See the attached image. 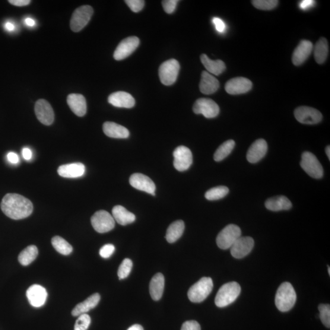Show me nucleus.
I'll return each mask as SVG.
<instances>
[{
    "label": "nucleus",
    "instance_id": "nucleus-18",
    "mask_svg": "<svg viewBox=\"0 0 330 330\" xmlns=\"http://www.w3.org/2000/svg\"><path fill=\"white\" fill-rule=\"evenodd\" d=\"M47 292L45 288L40 285H31L27 291V297L31 306L40 307L46 303Z\"/></svg>",
    "mask_w": 330,
    "mask_h": 330
},
{
    "label": "nucleus",
    "instance_id": "nucleus-5",
    "mask_svg": "<svg viewBox=\"0 0 330 330\" xmlns=\"http://www.w3.org/2000/svg\"><path fill=\"white\" fill-rule=\"evenodd\" d=\"M240 228L236 224L228 225L218 234L217 244L220 249L228 250L231 249L236 241L241 237Z\"/></svg>",
    "mask_w": 330,
    "mask_h": 330
},
{
    "label": "nucleus",
    "instance_id": "nucleus-52",
    "mask_svg": "<svg viewBox=\"0 0 330 330\" xmlns=\"http://www.w3.org/2000/svg\"><path fill=\"white\" fill-rule=\"evenodd\" d=\"M128 330H144L142 326L140 325L135 324L129 327Z\"/></svg>",
    "mask_w": 330,
    "mask_h": 330
},
{
    "label": "nucleus",
    "instance_id": "nucleus-1",
    "mask_svg": "<svg viewBox=\"0 0 330 330\" xmlns=\"http://www.w3.org/2000/svg\"><path fill=\"white\" fill-rule=\"evenodd\" d=\"M1 209L3 213L12 220H22L32 214L33 205L29 199L16 193H8L3 198Z\"/></svg>",
    "mask_w": 330,
    "mask_h": 330
},
{
    "label": "nucleus",
    "instance_id": "nucleus-7",
    "mask_svg": "<svg viewBox=\"0 0 330 330\" xmlns=\"http://www.w3.org/2000/svg\"><path fill=\"white\" fill-rule=\"evenodd\" d=\"M93 9L90 6H82L74 12L71 20V28L74 32H79L87 26L93 15Z\"/></svg>",
    "mask_w": 330,
    "mask_h": 330
},
{
    "label": "nucleus",
    "instance_id": "nucleus-13",
    "mask_svg": "<svg viewBox=\"0 0 330 330\" xmlns=\"http://www.w3.org/2000/svg\"><path fill=\"white\" fill-rule=\"evenodd\" d=\"M139 39L137 37L126 38L120 42L114 53V58L117 61L125 59L131 55L138 48Z\"/></svg>",
    "mask_w": 330,
    "mask_h": 330
},
{
    "label": "nucleus",
    "instance_id": "nucleus-19",
    "mask_svg": "<svg viewBox=\"0 0 330 330\" xmlns=\"http://www.w3.org/2000/svg\"><path fill=\"white\" fill-rule=\"evenodd\" d=\"M267 149V143L264 139H257L248 151L247 160L251 163H258L265 157Z\"/></svg>",
    "mask_w": 330,
    "mask_h": 330
},
{
    "label": "nucleus",
    "instance_id": "nucleus-27",
    "mask_svg": "<svg viewBox=\"0 0 330 330\" xmlns=\"http://www.w3.org/2000/svg\"><path fill=\"white\" fill-rule=\"evenodd\" d=\"M265 205L269 211L278 212L290 210L293 204L285 196H278L266 200Z\"/></svg>",
    "mask_w": 330,
    "mask_h": 330
},
{
    "label": "nucleus",
    "instance_id": "nucleus-36",
    "mask_svg": "<svg viewBox=\"0 0 330 330\" xmlns=\"http://www.w3.org/2000/svg\"><path fill=\"white\" fill-rule=\"evenodd\" d=\"M229 189L225 186H218L209 190L205 193V198L209 201H215L223 198L229 193Z\"/></svg>",
    "mask_w": 330,
    "mask_h": 330
},
{
    "label": "nucleus",
    "instance_id": "nucleus-37",
    "mask_svg": "<svg viewBox=\"0 0 330 330\" xmlns=\"http://www.w3.org/2000/svg\"><path fill=\"white\" fill-rule=\"evenodd\" d=\"M133 266V262L131 259L126 258L120 264L118 271H117V275L119 280H123L128 277V276L131 274Z\"/></svg>",
    "mask_w": 330,
    "mask_h": 330
},
{
    "label": "nucleus",
    "instance_id": "nucleus-21",
    "mask_svg": "<svg viewBox=\"0 0 330 330\" xmlns=\"http://www.w3.org/2000/svg\"><path fill=\"white\" fill-rule=\"evenodd\" d=\"M108 100L113 106L119 108L131 109L135 105V99L132 95L123 91L116 92L110 94Z\"/></svg>",
    "mask_w": 330,
    "mask_h": 330
},
{
    "label": "nucleus",
    "instance_id": "nucleus-23",
    "mask_svg": "<svg viewBox=\"0 0 330 330\" xmlns=\"http://www.w3.org/2000/svg\"><path fill=\"white\" fill-rule=\"evenodd\" d=\"M85 170V165L82 163H70L60 166L58 173L60 176L65 178H77L84 175Z\"/></svg>",
    "mask_w": 330,
    "mask_h": 330
},
{
    "label": "nucleus",
    "instance_id": "nucleus-38",
    "mask_svg": "<svg viewBox=\"0 0 330 330\" xmlns=\"http://www.w3.org/2000/svg\"><path fill=\"white\" fill-rule=\"evenodd\" d=\"M252 3L256 8L261 10H271L278 4L277 0H254Z\"/></svg>",
    "mask_w": 330,
    "mask_h": 330
},
{
    "label": "nucleus",
    "instance_id": "nucleus-24",
    "mask_svg": "<svg viewBox=\"0 0 330 330\" xmlns=\"http://www.w3.org/2000/svg\"><path fill=\"white\" fill-rule=\"evenodd\" d=\"M219 87H220V82L217 78L209 74L208 72H202L199 90L202 94L206 95L214 94L218 90Z\"/></svg>",
    "mask_w": 330,
    "mask_h": 330
},
{
    "label": "nucleus",
    "instance_id": "nucleus-40",
    "mask_svg": "<svg viewBox=\"0 0 330 330\" xmlns=\"http://www.w3.org/2000/svg\"><path fill=\"white\" fill-rule=\"evenodd\" d=\"M91 319L87 314H82L79 316L76 320L74 330H87L91 324Z\"/></svg>",
    "mask_w": 330,
    "mask_h": 330
},
{
    "label": "nucleus",
    "instance_id": "nucleus-30",
    "mask_svg": "<svg viewBox=\"0 0 330 330\" xmlns=\"http://www.w3.org/2000/svg\"><path fill=\"white\" fill-rule=\"evenodd\" d=\"M200 59L209 74L211 73V74L215 75H219L221 74L226 69V65L221 60L214 61V60L209 58L205 54H202L200 56Z\"/></svg>",
    "mask_w": 330,
    "mask_h": 330
},
{
    "label": "nucleus",
    "instance_id": "nucleus-45",
    "mask_svg": "<svg viewBox=\"0 0 330 330\" xmlns=\"http://www.w3.org/2000/svg\"><path fill=\"white\" fill-rule=\"evenodd\" d=\"M212 22H213L216 30L218 32L221 33L224 32V31L226 30V25L221 18L214 17Z\"/></svg>",
    "mask_w": 330,
    "mask_h": 330
},
{
    "label": "nucleus",
    "instance_id": "nucleus-39",
    "mask_svg": "<svg viewBox=\"0 0 330 330\" xmlns=\"http://www.w3.org/2000/svg\"><path fill=\"white\" fill-rule=\"evenodd\" d=\"M320 319L326 328L330 327V306L329 304H320L319 306Z\"/></svg>",
    "mask_w": 330,
    "mask_h": 330
},
{
    "label": "nucleus",
    "instance_id": "nucleus-50",
    "mask_svg": "<svg viewBox=\"0 0 330 330\" xmlns=\"http://www.w3.org/2000/svg\"><path fill=\"white\" fill-rule=\"evenodd\" d=\"M25 22L28 27H33L35 25V22L33 18H27Z\"/></svg>",
    "mask_w": 330,
    "mask_h": 330
},
{
    "label": "nucleus",
    "instance_id": "nucleus-44",
    "mask_svg": "<svg viewBox=\"0 0 330 330\" xmlns=\"http://www.w3.org/2000/svg\"><path fill=\"white\" fill-rule=\"evenodd\" d=\"M181 330H201V326L195 320H190L183 323Z\"/></svg>",
    "mask_w": 330,
    "mask_h": 330
},
{
    "label": "nucleus",
    "instance_id": "nucleus-15",
    "mask_svg": "<svg viewBox=\"0 0 330 330\" xmlns=\"http://www.w3.org/2000/svg\"><path fill=\"white\" fill-rule=\"evenodd\" d=\"M254 245L255 242L252 237H240L231 246V255L236 259L245 258L252 252Z\"/></svg>",
    "mask_w": 330,
    "mask_h": 330
},
{
    "label": "nucleus",
    "instance_id": "nucleus-34",
    "mask_svg": "<svg viewBox=\"0 0 330 330\" xmlns=\"http://www.w3.org/2000/svg\"><path fill=\"white\" fill-rule=\"evenodd\" d=\"M235 145H236V142L233 139H229V140L223 142L215 152L214 156L215 161H220L224 160L231 154Z\"/></svg>",
    "mask_w": 330,
    "mask_h": 330
},
{
    "label": "nucleus",
    "instance_id": "nucleus-49",
    "mask_svg": "<svg viewBox=\"0 0 330 330\" xmlns=\"http://www.w3.org/2000/svg\"><path fill=\"white\" fill-rule=\"evenodd\" d=\"M314 3L315 2L313 1V0H303V1L300 2V7L301 9H306L312 7Z\"/></svg>",
    "mask_w": 330,
    "mask_h": 330
},
{
    "label": "nucleus",
    "instance_id": "nucleus-8",
    "mask_svg": "<svg viewBox=\"0 0 330 330\" xmlns=\"http://www.w3.org/2000/svg\"><path fill=\"white\" fill-rule=\"evenodd\" d=\"M180 70V65L177 60H168L161 65L159 68V78L162 84L172 85L176 82Z\"/></svg>",
    "mask_w": 330,
    "mask_h": 330
},
{
    "label": "nucleus",
    "instance_id": "nucleus-31",
    "mask_svg": "<svg viewBox=\"0 0 330 330\" xmlns=\"http://www.w3.org/2000/svg\"><path fill=\"white\" fill-rule=\"evenodd\" d=\"M184 230H185V224L182 220H177L173 222L172 224L168 227L167 234L166 239L168 242L173 243L182 236Z\"/></svg>",
    "mask_w": 330,
    "mask_h": 330
},
{
    "label": "nucleus",
    "instance_id": "nucleus-46",
    "mask_svg": "<svg viewBox=\"0 0 330 330\" xmlns=\"http://www.w3.org/2000/svg\"><path fill=\"white\" fill-rule=\"evenodd\" d=\"M9 3H10L12 5L22 7V6L29 5L31 1L30 0H9Z\"/></svg>",
    "mask_w": 330,
    "mask_h": 330
},
{
    "label": "nucleus",
    "instance_id": "nucleus-51",
    "mask_svg": "<svg viewBox=\"0 0 330 330\" xmlns=\"http://www.w3.org/2000/svg\"><path fill=\"white\" fill-rule=\"evenodd\" d=\"M6 30L8 31H12L14 30L15 27L13 24L11 23V22H7L5 24Z\"/></svg>",
    "mask_w": 330,
    "mask_h": 330
},
{
    "label": "nucleus",
    "instance_id": "nucleus-33",
    "mask_svg": "<svg viewBox=\"0 0 330 330\" xmlns=\"http://www.w3.org/2000/svg\"><path fill=\"white\" fill-rule=\"evenodd\" d=\"M38 256V249L36 246L30 245L24 249L18 256V261L24 266H27L32 263Z\"/></svg>",
    "mask_w": 330,
    "mask_h": 330
},
{
    "label": "nucleus",
    "instance_id": "nucleus-48",
    "mask_svg": "<svg viewBox=\"0 0 330 330\" xmlns=\"http://www.w3.org/2000/svg\"><path fill=\"white\" fill-rule=\"evenodd\" d=\"M22 156H23L25 160H30L33 157L32 152L30 149L27 148H24L23 150H22Z\"/></svg>",
    "mask_w": 330,
    "mask_h": 330
},
{
    "label": "nucleus",
    "instance_id": "nucleus-9",
    "mask_svg": "<svg viewBox=\"0 0 330 330\" xmlns=\"http://www.w3.org/2000/svg\"><path fill=\"white\" fill-rule=\"evenodd\" d=\"M92 226L99 233H106L115 226V220L112 215L106 211H99L95 213L91 219Z\"/></svg>",
    "mask_w": 330,
    "mask_h": 330
},
{
    "label": "nucleus",
    "instance_id": "nucleus-22",
    "mask_svg": "<svg viewBox=\"0 0 330 330\" xmlns=\"http://www.w3.org/2000/svg\"><path fill=\"white\" fill-rule=\"evenodd\" d=\"M67 102L70 109L72 111L75 115L82 117L84 116L87 113V101L82 95L78 94H69Z\"/></svg>",
    "mask_w": 330,
    "mask_h": 330
},
{
    "label": "nucleus",
    "instance_id": "nucleus-43",
    "mask_svg": "<svg viewBox=\"0 0 330 330\" xmlns=\"http://www.w3.org/2000/svg\"><path fill=\"white\" fill-rule=\"evenodd\" d=\"M177 0H164L162 2L163 8L164 11L168 14H172L175 11L177 3Z\"/></svg>",
    "mask_w": 330,
    "mask_h": 330
},
{
    "label": "nucleus",
    "instance_id": "nucleus-20",
    "mask_svg": "<svg viewBox=\"0 0 330 330\" xmlns=\"http://www.w3.org/2000/svg\"><path fill=\"white\" fill-rule=\"evenodd\" d=\"M313 50V45L309 40H301L297 48L295 49L292 58L295 66H300L308 58Z\"/></svg>",
    "mask_w": 330,
    "mask_h": 330
},
{
    "label": "nucleus",
    "instance_id": "nucleus-17",
    "mask_svg": "<svg viewBox=\"0 0 330 330\" xmlns=\"http://www.w3.org/2000/svg\"><path fill=\"white\" fill-rule=\"evenodd\" d=\"M252 82L244 77L231 79L225 85V90L231 95L242 94L252 90Z\"/></svg>",
    "mask_w": 330,
    "mask_h": 330
},
{
    "label": "nucleus",
    "instance_id": "nucleus-42",
    "mask_svg": "<svg viewBox=\"0 0 330 330\" xmlns=\"http://www.w3.org/2000/svg\"><path fill=\"white\" fill-rule=\"evenodd\" d=\"M115 251V247L112 244H107L101 248L99 252L100 256L104 259L110 258Z\"/></svg>",
    "mask_w": 330,
    "mask_h": 330
},
{
    "label": "nucleus",
    "instance_id": "nucleus-14",
    "mask_svg": "<svg viewBox=\"0 0 330 330\" xmlns=\"http://www.w3.org/2000/svg\"><path fill=\"white\" fill-rule=\"evenodd\" d=\"M35 113L38 120L44 125H52L55 119V114L50 104L46 100L39 99L35 104Z\"/></svg>",
    "mask_w": 330,
    "mask_h": 330
},
{
    "label": "nucleus",
    "instance_id": "nucleus-3",
    "mask_svg": "<svg viewBox=\"0 0 330 330\" xmlns=\"http://www.w3.org/2000/svg\"><path fill=\"white\" fill-rule=\"evenodd\" d=\"M240 292V285L236 282H228L222 285L215 297L216 305L219 307L230 305L236 300Z\"/></svg>",
    "mask_w": 330,
    "mask_h": 330
},
{
    "label": "nucleus",
    "instance_id": "nucleus-35",
    "mask_svg": "<svg viewBox=\"0 0 330 330\" xmlns=\"http://www.w3.org/2000/svg\"><path fill=\"white\" fill-rule=\"evenodd\" d=\"M52 244L56 252L63 255H69L72 252V246L61 237H54L52 239Z\"/></svg>",
    "mask_w": 330,
    "mask_h": 330
},
{
    "label": "nucleus",
    "instance_id": "nucleus-26",
    "mask_svg": "<svg viewBox=\"0 0 330 330\" xmlns=\"http://www.w3.org/2000/svg\"><path fill=\"white\" fill-rule=\"evenodd\" d=\"M100 296L99 294L96 293L89 297L87 300L82 302L80 303L76 306L74 310H72V314L73 316H79L82 314H86L90 310L94 308L99 303Z\"/></svg>",
    "mask_w": 330,
    "mask_h": 330
},
{
    "label": "nucleus",
    "instance_id": "nucleus-32",
    "mask_svg": "<svg viewBox=\"0 0 330 330\" xmlns=\"http://www.w3.org/2000/svg\"><path fill=\"white\" fill-rule=\"evenodd\" d=\"M329 47L327 40L324 37H321L317 41L314 49V58L318 64L321 65L325 63L328 55Z\"/></svg>",
    "mask_w": 330,
    "mask_h": 330
},
{
    "label": "nucleus",
    "instance_id": "nucleus-16",
    "mask_svg": "<svg viewBox=\"0 0 330 330\" xmlns=\"http://www.w3.org/2000/svg\"><path fill=\"white\" fill-rule=\"evenodd\" d=\"M130 184L136 189L141 190L152 195H155V183L149 177L140 173L133 174L130 177Z\"/></svg>",
    "mask_w": 330,
    "mask_h": 330
},
{
    "label": "nucleus",
    "instance_id": "nucleus-41",
    "mask_svg": "<svg viewBox=\"0 0 330 330\" xmlns=\"http://www.w3.org/2000/svg\"><path fill=\"white\" fill-rule=\"evenodd\" d=\"M126 3L133 12H138L143 9L145 2L143 0H126Z\"/></svg>",
    "mask_w": 330,
    "mask_h": 330
},
{
    "label": "nucleus",
    "instance_id": "nucleus-28",
    "mask_svg": "<svg viewBox=\"0 0 330 330\" xmlns=\"http://www.w3.org/2000/svg\"><path fill=\"white\" fill-rule=\"evenodd\" d=\"M164 288V276L160 273H158L152 278L149 285V292L152 299L155 301L160 300L163 296Z\"/></svg>",
    "mask_w": 330,
    "mask_h": 330
},
{
    "label": "nucleus",
    "instance_id": "nucleus-54",
    "mask_svg": "<svg viewBox=\"0 0 330 330\" xmlns=\"http://www.w3.org/2000/svg\"><path fill=\"white\" fill-rule=\"evenodd\" d=\"M328 274H329V275H330V268H329V266H328Z\"/></svg>",
    "mask_w": 330,
    "mask_h": 330
},
{
    "label": "nucleus",
    "instance_id": "nucleus-10",
    "mask_svg": "<svg viewBox=\"0 0 330 330\" xmlns=\"http://www.w3.org/2000/svg\"><path fill=\"white\" fill-rule=\"evenodd\" d=\"M294 115L298 121L303 125H316L322 119V114L319 110L306 106L297 108L295 110Z\"/></svg>",
    "mask_w": 330,
    "mask_h": 330
},
{
    "label": "nucleus",
    "instance_id": "nucleus-2",
    "mask_svg": "<svg viewBox=\"0 0 330 330\" xmlns=\"http://www.w3.org/2000/svg\"><path fill=\"white\" fill-rule=\"evenodd\" d=\"M297 294L290 282L282 283L278 288L275 296V304L281 312L290 311L296 304Z\"/></svg>",
    "mask_w": 330,
    "mask_h": 330
},
{
    "label": "nucleus",
    "instance_id": "nucleus-12",
    "mask_svg": "<svg viewBox=\"0 0 330 330\" xmlns=\"http://www.w3.org/2000/svg\"><path fill=\"white\" fill-rule=\"evenodd\" d=\"M174 167L177 171H184L189 169L193 163V155L188 148L180 146L173 152Z\"/></svg>",
    "mask_w": 330,
    "mask_h": 330
},
{
    "label": "nucleus",
    "instance_id": "nucleus-47",
    "mask_svg": "<svg viewBox=\"0 0 330 330\" xmlns=\"http://www.w3.org/2000/svg\"><path fill=\"white\" fill-rule=\"evenodd\" d=\"M8 160L9 162L12 164H17L19 161V157L17 154L14 152H9L7 155Z\"/></svg>",
    "mask_w": 330,
    "mask_h": 330
},
{
    "label": "nucleus",
    "instance_id": "nucleus-4",
    "mask_svg": "<svg viewBox=\"0 0 330 330\" xmlns=\"http://www.w3.org/2000/svg\"><path fill=\"white\" fill-rule=\"evenodd\" d=\"M213 287V281L211 278H202L190 288L188 292L189 300L193 303L202 302L210 295Z\"/></svg>",
    "mask_w": 330,
    "mask_h": 330
},
{
    "label": "nucleus",
    "instance_id": "nucleus-25",
    "mask_svg": "<svg viewBox=\"0 0 330 330\" xmlns=\"http://www.w3.org/2000/svg\"><path fill=\"white\" fill-rule=\"evenodd\" d=\"M103 131L107 136L113 138H128L130 135L128 129L113 122H105L103 125Z\"/></svg>",
    "mask_w": 330,
    "mask_h": 330
},
{
    "label": "nucleus",
    "instance_id": "nucleus-53",
    "mask_svg": "<svg viewBox=\"0 0 330 330\" xmlns=\"http://www.w3.org/2000/svg\"><path fill=\"white\" fill-rule=\"evenodd\" d=\"M325 152H326V155H327V157H328L329 160L330 159V147H329V146H328V147L326 148Z\"/></svg>",
    "mask_w": 330,
    "mask_h": 330
},
{
    "label": "nucleus",
    "instance_id": "nucleus-29",
    "mask_svg": "<svg viewBox=\"0 0 330 330\" xmlns=\"http://www.w3.org/2000/svg\"><path fill=\"white\" fill-rule=\"evenodd\" d=\"M112 216L114 220L122 226L133 223L136 219L134 214L127 210L122 205H116L113 208Z\"/></svg>",
    "mask_w": 330,
    "mask_h": 330
},
{
    "label": "nucleus",
    "instance_id": "nucleus-6",
    "mask_svg": "<svg viewBox=\"0 0 330 330\" xmlns=\"http://www.w3.org/2000/svg\"><path fill=\"white\" fill-rule=\"evenodd\" d=\"M301 167L314 179H321L323 175L322 164L312 152H304L301 155Z\"/></svg>",
    "mask_w": 330,
    "mask_h": 330
},
{
    "label": "nucleus",
    "instance_id": "nucleus-11",
    "mask_svg": "<svg viewBox=\"0 0 330 330\" xmlns=\"http://www.w3.org/2000/svg\"><path fill=\"white\" fill-rule=\"evenodd\" d=\"M193 112L201 114L206 118H214L220 113V108L213 100L201 98L195 101L193 107Z\"/></svg>",
    "mask_w": 330,
    "mask_h": 330
}]
</instances>
